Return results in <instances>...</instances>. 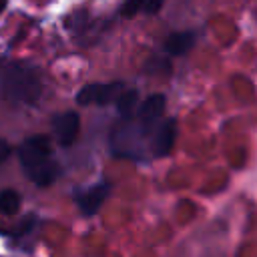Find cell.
<instances>
[{
    "mask_svg": "<svg viewBox=\"0 0 257 257\" xmlns=\"http://www.w3.org/2000/svg\"><path fill=\"white\" fill-rule=\"evenodd\" d=\"M135 102H137V90H128V92L120 94V96H118V100H116L118 112H120L124 118H131L133 108H135Z\"/></svg>",
    "mask_w": 257,
    "mask_h": 257,
    "instance_id": "10",
    "label": "cell"
},
{
    "mask_svg": "<svg viewBox=\"0 0 257 257\" xmlns=\"http://www.w3.org/2000/svg\"><path fill=\"white\" fill-rule=\"evenodd\" d=\"M52 126H54V135H56L58 145L70 147V145L76 141V137H78L80 116H78V112H74V110H66V112L58 114V116L52 120Z\"/></svg>",
    "mask_w": 257,
    "mask_h": 257,
    "instance_id": "5",
    "label": "cell"
},
{
    "mask_svg": "<svg viewBox=\"0 0 257 257\" xmlns=\"http://www.w3.org/2000/svg\"><path fill=\"white\" fill-rule=\"evenodd\" d=\"M20 209V195L12 189H6L0 193V213L2 215H14Z\"/></svg>",
    "mask_w": 257,
    "mask_h": 257,
    "instance_id": "9",
    "label": "cell"
},
{
    "mask_svg": "<svg viewBox=\"0 0 257 257\" xmlns=\"http://www.w3.org/2000/svg\"><path fill=\"white\" fill-rule=\"evenodd\" d=\"M161 6H163V0H145V10H147L149 14L159 12Z\"/></svg>",
    "mask_w": 257,
    "mask_h": 257,
    "instance_id": "12",
    "label": "cell"
},
{
    "mask_svg": "<svg viewBox=\"0 0 257 257\" xmlns=\"http://www.w3.org/2000/svg\"><path fill=\"white\" fill-rule=\"evenodd\" d=\"M2 92L6 98L22 104H32L42 92V80L36 66L28 62H16L2 74Z\"/></svg>",
    "mask_w": 257,
    "mask_h": 257,
    "instance_id": "2",
    "label": "cell"
},
{
    "mask_svg": "<svg viewBox=\"0 0 257 257\" xmlns=\"http://www.w3.org/2000/svg\"><path fill=\"white\" fill-rule=\"evenodd\" d=\"M165 104H167V98L165 94L161 92H155L151 94L149 98H145V102L139 106V112H137V118L133 120L135 124V131L137 135L141 137H151L155 133V128L159 126L161 122V116L165 112Z\"/></svg>",
    "mask_w": 257,
    "mask_h": 257,
    "instance_id": "3",
    "label": "cell"
},
{
    "mask_svg": "<svg viewBox=\"0 0 257 257\" xmlns=\"http://www.w3.org/2000/svg\"><path fill=\"white\" fill-rule=\"evenodd\" d=\"M18 159L28 179L38 187H48L60 173L58 163L52 159V147L46 135L28 137L18 149Z\"/></svg>",
    "mask_w": 257,
    "mask_h": 257,
    "instance_id": "1",
    "label": "cell"
},
{
    "mask_svg": "<svg viewBox=\"0 0 257 257\" xmlns=\"http://www.w3.org/2000/svg\"><path fill=\"white\" fill-rule=\"evenodd\" d=\"M175 135H177V120L175 118H167L163 122H159V126L155 128V133L151 135V149L155 157H165L175 143Z\"/></svg>",
    "mask_w": 257,
    "mask_h": 257,
    "instance_id": "6",
    "label": "cell"
},
{
    "mask_svg": "<svg viewBox=\"0 0 257 257\" xmlns=\"http://www.w3.org/2000/svg\"><path fill=\"white\" fill-rule=\"evenodd\" d=\"M4 4H6V0H0V12H2V8H4Z\"/></svg>",
    "mask_w": 257,
    "mask_h": 257,
    "instance_id": "14",
    "label": "cell"
},
{
    "mask_svg": "<svg viewBox=\"0 0 257 257\" xmlns=\"http://www.w3.org/2000/svg\"><path fill=\"white\" fill-rule=\"evenodd\" d=\"M10 155V145L6 141H0V163H4Z\"/></svg>",
    "mask_w": 257,
    "mask_h": 257,
    "instance_id": "13",
    "label": "cell"
},
{
    "mask_svg": "<svg viewBox=\"0 0 257 257\" xmlns=\"http://www.w3.org/2000/svg\"><path fill=\"white\" fill-rule=\"evenodd\" d=\"M145 0H126L122 6H120V14L122 16H135L141 8H143Z\"/></svg>",
    "mask_w": 257,
    "mask_h": 257,
    "instance_id": "11",
    "label": "cell"
},
{
    "mask_svg": "<svg viewBox=\"0 0 257 257\" xmlns=\"http://www.w3.org/2000/svg\"><path fill=\"white\" fill-rule=\"evenodd\" d=\"M122 88L120 82H96L86 84L78 90L76 102L78 104H106L112 98H116V92Z\"/></svg>",
    "mask_w": 257,
    "mask_h": 257,
    "instance_id": "4",
    "label": "cell"
},
{
    "mask_svg": "<svg viewBox=\"0 0 257 257\" xmlns=\"http://www.w3.org/2000/svg\"><path fill=\"white\" fill-rule=\"evenodd\" d=\"M193 42H195V34H193L191 30L173 32V34L167 38V42H165V50H167L169 54H173V56H181V54H185V52L193 46Z\"/></svg>",
    "mask_w": 257,
    "mask_h": 257,
    "instance_id": "8",
    "label": "cell"
},
{
    "mask_svg": "<svg viewBox=\"0 0 257 257\" xmlns=\"http://www.w3.org/2000/svg\"><path fill=\"white\" fill-rule=\"evenodd\" d=\"M108 191H110V185L108 183H98L90 189H86L82 195H78L76 203H78V209L82 215H94L100 205L104 203V199L108 197Z\"/></svg>",
    "mask_w": 257,
    "mask_h": 257,
    "instance_id": "7",
    "label": "cell"
}]
</instances>
